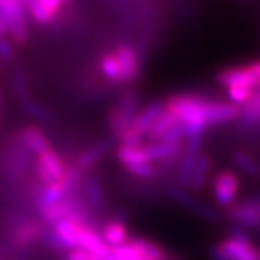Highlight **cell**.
I'll return each instance as SVG.
<instances>
[{
	"instance_id": "cell-1",
	"label": "cell",
	"mask_w": 260,
	"mask_h": 260,
	"mask_svg": "<svg viewBox=\"0 0 260 260\" xmlns=\"http://www.w3.org/2000/svg\"><path fill=\"white\" fill-rule=\"evenodd\" d=\"M214 260H260V250L244 229H233L229 237L211 249Z\"/></svg>"
},
{
	"instance_id": "cell-2",
	"label": "cell",
	"mask_w": 260,
	"mask_h": 260,
	"mask_svg": "<svg viewBox=\"0 0 260 260\" xmlns=\"http://www.w3.org/2000/svg\"><path fill=\"white\" fill-rule=\"evenodd\" d=\"M48 225L41 218L15 217L8 229V243L15 251H28L42 240Z\"/></svg>"
},
{
	"instance_id": "cell-3",
	"label": "cell",
	"mask_w": 260,
	"mask_h": 260,
	"mask_svg": "<svg viewBox=\"0 0 260 260\" xmlns=\"http://www.w3.org/2000/svg\"><path fill=\"white\" fill-rule=\"evenodd\" d=\"M139 97L133 91L121 94V97L117 103L113 106L107 116V126L110 129V133L116 140H120V138L132 129L133 123L139 114Z\"/></svg>"
},
{
	"instance_id": "cell-4",
	"label": "cell",
	"mask_w": 260,
	"mask_h": 260,
	"mask_svg": "<svg viewBox=\"0 0 260 260\" xmlns=\"http://www.w3.org/2000/svg\"><path fill=\"white\" fill-rule=\"evenodd\" d=\"M0 16L13 44L25 45L29 39L28 10L22 0H0Z\"/></svg>"
},
{
	"instance_id": "cell-5",
	"label": "cell",
	"mask_w": 260,
	"mask_h": 260,
	"mask_svg": "<svg viewBox=\"0 0 260 260\" xmlns=\"http://www.w3.org/2000/svg\"><path fill=\"white\" fill-rule=\"evenodd\" d=\"M68 167H70V162H65L62 156L54 149H49L34 159L35 177L42 186L62 182L67 177Z\"/></svg>"
},
{
	"instance_id": "cell-6",
	"label": "cell",
	"mask_w": 260,
	"mask_h": 260,
	"mask_svg": "<svg viewBox=\"0 0 260 260\" xmlns=\"http://www.w3.org/2000/svg\"><path fill=\"white\" fill-rule=\"evenodd\" d=\"M35 156L18 138L12 139L6 146L5 152V171L6 177L12 182H19L28 174L30 164H34Z\"/></svg>"
},
{
	"instance_id": "cell-7",
	"label": "cell",
	"mask_w": 260,
	"mask_h": 260,
	"mask_svg": "<svg viewBox=\"0 0 260 260\" xmlns=\"http://www.w3.org/2000/svg\"><path fill=\"white\" fill-rule=\"evenodd\" d=\"M240 189V179L237 174L232 169H224L220 171L213 179V195L215 203L224 207L230 208Z\"/></svg>"
},
{
	"instance_id": "cell-8",
	"label": "cell",
	"mask_w": 260,
	"mask_h": 260,
	"mask_svg": "<svg viewBox=\"0 0 260 260\" xmlns=\"http://www.w3.org/2000/svg\"><path fill=\"white\" fill-rule=\"evenodd\" d=\"M215 80L220 85H223L225 90L232 87H246V88L257 91L260 88L259 80L251 73L249 64L224 68L215 75Z\"/></svg>"
},
{
	"instance_id": "cell-9",
	"label": "cell",
	"mask_w": 260,
	"mask_h": 260,
	"mask_svg": "<svg viewBox=\"0 0 260 260\" xmlns=\"http://www.w3.org/2000/svg\"><path fill=\"white\" fill-rule=\"evenodd\" d=\"M229 217L243 229L260 227V200H246L229 208Z\"/></svg>"
},
{
	"instance_id": "cell-10",
	"label": "cell",
	"mask_w": 260,
	"mask_h": 260,
	"mask_svg": "<svg viewBox=\"0 0 260 260\" xmlns=\"http://www.w3.org/2000/svg\"><path fill=\"white\" fill-rule=\"evenodd\" d=\"M121 71V84L133 83L140 73V59L136 49L127 44H120L113 51Z\"/></svg>"
},
{
	"instance_id": "cell-11",
	"label": "cell",
	"mask_w": 260,
	"mask_h": 260,
	"mask_svg": "<svg viewBox=\"0 0 260 260\" xmlns=\"http://www.w3.org/2000/svg\"><path fill=\"white\" fill-rule=\"evenodd\" d=\"M81 195L93 213H99L106 208V204H107L106 192L103 189L102 182L99 181V178L93 174H88V175L85 174L83 185H81Z\"/></svg>"
},
{
	"instance_id": "cell-12",
	"label": "cell",
	"mask_w": 260,
	"mask_h": 260,
	"mask_svg": "<svg viewBox=\"0 0 260 260\" xmlns=\"http://www.w3.org/2000/svg\"><path fill=\"white\" fill-rule=\"evenodd\" d=\"M16 138L32 152L34 156H38L49 149H52L47 135L34 124L20 127L16 133Z\"/></svg>"
},
{
	"instance_id": "cell-13",
	"label": "cell",
	"mask_w": 260,
	"mask_h": 260,
	"mask_svg": "<svg viewBox=\"0 0 260 260\" xmlns=\"http://www.w3.org/2000/svg\"><path fill=\"white\" fill-rule=\"evenodd\" d=\"M110 149H112V140H102L99 143H94L78 153L74 164L85 174L97 167L104 156L110 152Z\"/></svg>"
},
{
	"instance_id": "cell-14",
	"label": "cell",
	"mask_w": 260,
	"mask_h": 260,
	"mask_svg": "<svg viewBox=\"0 0 260 260\" xmlns=\"http://www.w3.org/2000/svg\"><path fill=\"white\" fill-rule=\"evenodd\" d=\"M184 150V143H171L165 140L150 142L145 145V152L150 162H169L181 156Z\"/></svg>"
},
{
	"instance_id": "cell-15",
	"label": "cell",
	"mask_w": 260,
	"mask_h": 260,
	"mask_svg": "<svg viewBox=\"0 0 260 260\" xmlns=\"http://www.w3.org/2000/svg\"><path fill=\"white\" fill-rule=\"evenodd\" d=\"M164 110H165V103L152 102L146 104L143 109H140L139 114L132 126L133 132H136L142 138L146 136L150 127L155 124V121L158 120V117Z\"/></svg>"
},
{
	"instance_id": "cell-16",
	"label": "cell",
	"mask_w": 260,
	"mask_h": 260,
	"mask_svg": "<svg viewBox=\"0 0 260 260\" xmlns=\"http://www.w3.org/2000/svg\"><path fill=\"white\" fill-rule=\"evenodd\" d=\"M100 234H102L103 240L106 242V244H107L110 249L120 247L124 243H127L130 240L127 227H126L124 223L120 221V220L107 221V223L103 225L102 233H100Z\"/></svg>"
},
{
	"instance_id": "cell-17",
	"label": "cell",
	"mask_w": 260,
	"mask_h": 260,
	"mask_svg": "<svg viewBox=\"0 0 260 260\" xmlns=\"http://www.w3.org/2000/svg\"><path fill=\"white\" fill-rule=\"evenodd\" d=\"M168 194H169V197L179 205L186 207V208H191L192 211L198 213L200 215L210 217V218H213L214 217V218H215V213H214L213 210H211L210 207H205V205L200 204L197 200H194L191 195L188 194V191H186L185 188H182V186H171V188L168 189Z\"/></svg>"
},
{
	"instance_id": "cell-18",
	"label": "cell",
	"mask_w": 260,
	"mask_h": 260,
	"mask_svg": "<svg viewBox=\"0 0 260 260\" xmlns=\"http://www.w3.org/2000/svg\"><path fill=\"white\" fill-rule=\"evenodd\" d=\"M116 156L119 159L123 168L133 167V165H139V164H152L149 160L148 155L145 152V145L142 146H126L120 145L119 149L116 150Z\"/></svg>"
},
{
	"instance_id": "cell-19",
	"label": "cell",
	"mask_w": 260,
	"mask_h": 260,
	"mask_svg": "<svg viewBox=\"0 0 260 260\" xmlns=\"http://www.w3.org/2000/svg\"><path fill=\"white\" fill-rule=\"evenodd\" d=\"M99 68H100V73L102 75L109 81L110 84L114 85H123L121 84V71L120 65L116 55L113 52H107L100 58L99 61Z\"/></svg>"
},
{
	"instance_id": "cell-20",
	"label": "cell",
	"mask_w": 260,
	"mask_h": 260,
	"mask_svg": "<svg viewBox=\"0 0 260 260\" xmlns=\"http://www.w3.org/2000/svg\"><path fill=\"white\" fill-rule=\"evenodd\" d=\"M177 124V117L165 109V110L162 112V114L158 117V120L155 121V124L150 127V130L148 132V135H146V138L150 139V142H158V140L162 139L172 127H175Z\"/></svg>"
},
{
	"instance_id": "cell-21",
	"label": "cell",
	"mask_w": 260,
	"mask_h": 260,
	"mask_svg": "<svg viewBox=\"0 0 260 260\" xmlns=\"http://www.w3.org/2000/svg\"><path fill=\"white\" fill-rule=\"evenodd\" d=\"M210 168H211V159L207 155H201L197 159V164H195L194 171H192V177H191L188 188H191L192 191H201L207 178H208V174H210Z\"/></svg>"
},
{
	"instance_id": "cell-22",
	"label": "cell",
	"mask_w": 260,
	"mask_h": 260,
	"mask_svg": "<svg viewBox=\"0 0 260 260\" xmlns=\"http://www.w3.org/2000/svg\"><path fill=\"white\" fill-rule=\"evenodd\" d=\"M10 84H12V90L16 95L20 104L30 100V88H29V81L26 74L22 70H15L10 77Z\"/></svg>"
},
{
	"instance_id": "cell-23",
	"label": "cell",
	"mask_w": 260,
	"mask_h": 260,
	"mask_svg": "<svg viewBox=\"0 0 260 260\" xmlns=\"http://www.w3.org/2000/svg\"><path fill=\"white\" fill-rule=\"evenodd\" d=\"M233 160H234V164L240 168V171H243L246 175L254 178L260 175L259 162L253 158L250 153H247L244 150H236L233 153Z\"/></svg>"
},
{
	"instance_id": "cell-24",
	"label": "cell",
	"mask_w": 260,
	"mask_h": 260,
	"mask_svg": "<svg viewBox=\"0 0 260 260\" xmlns=\"http://www.w3.org/2000/svg\"><path fill=\"white\" fill-rule=\"evenodd\" d=\"M22 109L23 112L26 113L28 116H30L32 119L41 121V123H48L51 120V114L48 112V109L45 106H42L41 103L35 102V100H28V102L22 103Z\"/></svg>"
},
{
	"instance_id": "cell-25",
	"label": "cell",
	"mask_w": 260,
	"mask_h": 260,
	"mask_svg": "<svg viewBox=\"0 0 260 260\" xmlns=\"http://www.w3.org/2000/svg\"><path fill=\"white\" fill-rule=\"evenodd\" d=\"M26 10H28V16H30V19L34 22H37L38 25H48V23H51L54 20V18L42 8L39 0H37L35 3H32Z\"/></svg>"
},
{
	"instance_id": "cell-26",
	"label": "cell",
	"mask_w": 260,
	"mask_h": 260,
	"mask_svg": "<svg viewBox=\"0 0 260 260\" xmlns=\"http://www.w3.org/2000/svg\"><path fill=\"white\" fill-rule=\"evenodd\" d=\"M126 171L130 175L139 178V179H152L156 175V171L152 164H139V165H133V167L126 168Z\"/></svg>"
},
{
	"instance_id": "cell-27",
	"label": "cell",
	"mask_w": 260,
	"mask_h": 260,
	"mask_svg": "<svg viewBox=\"0 0 260 260\" xmlns=\"http://www.w3.org/2000/svg\"><path fill=\"white\" fill-rule=\"evenodd\" d=\"M16 52H15V47L13 42L9 38L3 37L0 38V62L2 64H9L15 59Z\"/></svg>"
},
{
	"instance_id": "cell-28",
	"label": "cell",
	"mask_w": 260,
	"mask_h": 260,
	"mask_svg": "<svg viewBox=\"0 0 260 260\" xmlns=\"http://www.w3.org/2000/svg\"><path fill=\"white\" fill-rule=\"evenodd\" d=\"M39 2H41L42 8L47 10L48 13H49L54 19H55L56 15L61 12L62 6H64L61 0H39Z\"/></svg>"
},
{
	"instance_id": "cell-29",
	"label": "cell",
	"mask_w": 260,
	"mask_h": 260,
	"mask_svg": "<svg viewBox=\"0 0 260 260\" xmlns=\"http://www.w3.org/2000/svg\"><path fill=\"white\" fill-rule=\"evenodd\" d=\"M65 260H95V257L83 249H74L68 250V253L65 254Z\"/></svg>"
},
{
	"instance_id": "cell-30",
	"label": "cell",
	"mask_w": 260,
	"mask_h": 260,
	"mask_svg": "<svg viewBox=\"0 0 260 260\" xmlns=\"http://www.w3.org/2000/svg\"><path fill=\"white\" fill-rule=\"evenodd\" d=\"M249 67H250L251 73L254 74V77L259 80V83H260V59L250 62V64H249Z\"/></svg>"
},
{
	"instance_id": "cell-31",
	"label": "cell",
	"mask_w": 260,
	"mask_h": 260,
	"mask_svg": "<svg viewBox=\"0 0 260 260\" xmlns=\"http://www.w3.org/2000/svg\"><path fill=\"white\" fill-rule=\"evenodd\" d=\"M8 35V28H6V23H5V20L2 19L0 16V38L6 37Z\"/></svg>"
},
{
	"instance_id": "cell-32",
	"label": "cell",
	"mask_w": 260,
	"mask_h": 260,
	"mask_svg": "<svg viewBox=\"0 0 260 260\" xmlns=\"http://www.w3.org/2000/svg\"><path fill=\"white\" fill-rule=\"evenodd\" d=\"M95 260H119V259H116L112 253H110V254H109V256H106V257H95Z\"/></svg>"
},
{
	"instance_id": "cell-33",
	"label": "cell",
	"mask_w": 260,
	"mask_h": 260,
	"mask_svg": "<svg viewBox=\"0 0 260 260\" xmlns=\"http://www.w3.org/2000/svg\"><path fill=\"white\" fill-rule=\"evenodd\" d=\"M22 2H23V5H25V8H26V9H28L29 6H30V5H32V3H35V2H37V0H22Z\"/></svg>"
},
{
	"instance_id": "cell-34",
	"label": "cell",
	"mask_w": 260,
	"mask_h": 260,
	"mask_svg": "<svg viewBox=\"0 0 260 260\" xmlns=\"http://www.w3.org/2000/svg\"><path fill=\"white\" fill-rule=\"evenodd\" d=\"M62 2V5H67V3H70V0H61Z\"/></svg>"
},
{
	"instance_id": "cell-35",
	"label": "cell",
	"mask_w": 260,
	"mask_h": 260,
	"mask_svg": "<svg viewBox=\"0 0 260 260\" xmlns=\"http://www.w3.org/2000/svg\"><path fill=\"white\" fill-rule=\"evenodd\" d=\"M256 97H257V100H259V103H260V93L256 94Z\"/></svg>"
},
{
	"instance_id": "cell-36",
	"label": "cell",
	"mask_w": 260,
	"mask_h": 260,
	"mask_svg": "<svg viewBox=\"0 0 260 260\" xmlns=\"http://www.w3.org/2000/svg\"><path fill=\"white\" fill-rule=\"evenodd\" d=\"M0 109H2V97H0Z\"/></svg>"
},
{
	"instance_id": "cell-37",
	"label": "cell",
	"mask_w": 260,
	"mask_h": 260,
	"mask_svg": "<svg viewBox=\"0 0 260 260\" xmlns=\"http://www.w3.org/2000/svg\"><path fill=\"white\" fill-rule=\"evenodd\" d=\"M0 67H2V62H0Z\"/></svg>"
},
{
	"instance_id": "cell-38",
	"label": "cell",
	"mask_w": 260,
	"mask_h": 260,
	"mask_svg": "<svg viewBox=\"0 0 260 260\" xmlns=\"http://www.w3.org/2000/svg\"><path fill=\"white\" fill-rule=\"evenodd\" d=\"M0 112H2V109H0Z\"/></svg>"
}]
</instances>
